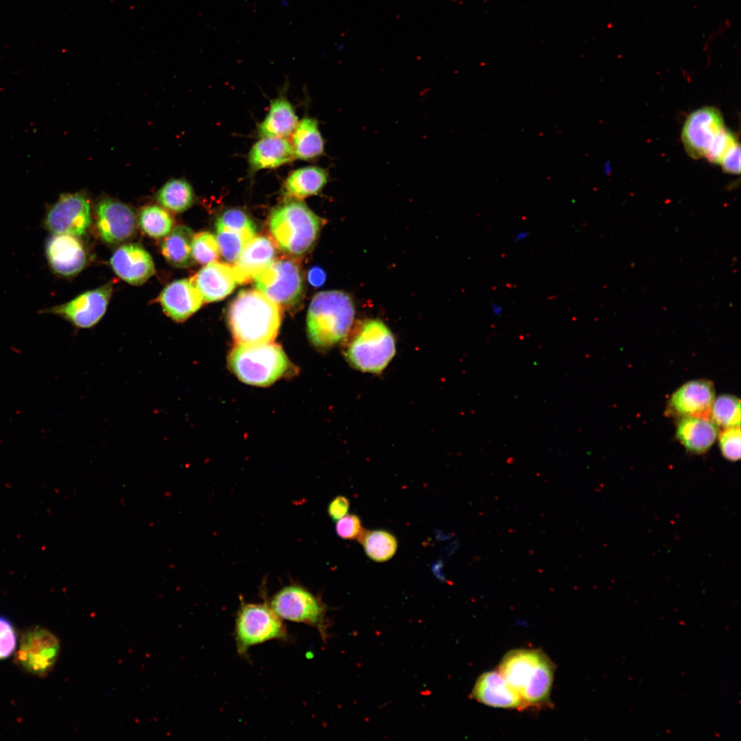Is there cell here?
Segmentation results:
<instances>
[{
  "label": "cell",
  "mask_w": 741,
  "mask_h": 741,
  "mask_svg": "<svg viewBox=\"0 0 741 741\" xmlns=\"http://www.w3.org/2000/svg\"><path fill=\"white\" fill-rule=\"evenodd\" d=\"M298 124L292 105L279 97L271 102L267 116L258 127V134L261 137L286 138L292 134Z\"/></svg>",
  "instance_id": "25"
},
{
  "label": "cell",
  "mask_w": 741,
  "mask_h": 741,
  "mask_svg": "<svg viewBox=\"0 0 741 741\" xmlns=\"http://www.w3.org/2000/svg\"><path fill=\"white\" fill-rule=\"evenodd\" d=\"M231 371L242 381L254 386H269L281 377L289 368L282 348L272 342L239 344L228 357Z\"/></svg>",
  "instance_id": "4"
},
{
  "label": "cell",
  "mask_w": 741,
  "mask_h": 741,
  "mask_svg": "<svg viewBox=\"0 0 741 741\" xmlns=\"http://www.w3.org/2000/svg\"><path fill=\"white\" fill-rule=\"evenodd\" d=\"M295 158L292 143L282 137H261L252 147L248 161L252 172L274 169Z\"/></svg>",
  "instance_id": "22"
},
{
  "label": "cell",
  "mask_w": 741,
  "mask_h": 741,
  "mask_svg": "<svg viewBox=\"0 0 741 741\" xmlns=\"http://www.w3.org/2000/svg\"><path fill=\"white\" fill-rule=\"evenodd\" d=\"M554 673V664L545 654L534 675L520 694L526 707H542L548 703Z\"/></svg>",
  "instance_id": "28"
},
{
  "label": "cell",
  "mask_w": 741,
  "mask_h": 741,
  "mask_svg": "<svg viewBox=\"0 0 741 741\" xmlns=\"http://www.w3.org/2000/svg\"><path fill=\"white\" fill-rule=\"evenodd\" d=\"M139 225L148 236L159 239L167 236L173 229L174 220L171 215L157 205H148L139 214Z\"/></svg>",
  "instance_id": "31"
},
{
  "label": "cell",
  "mask_w": 741,
  "mask_h": 741,
  "mask_svg": "<svg viewBox=\"0 0 741 741\" xmlns=\"http://www.w3.org/2000/svg\"><path fill=\"white\" fill-rule=\"evenodd\" d=\"M350 502L344 496L338 495L333 499L329 504L327 512L329 516L334 521L346 515L349 510Z\"/></svg>",
  "instance_id": "41"
},
{
  "label": "cell",
  "mask_w": 741,
  "mask_h": 741,
  "mask_svg": "<svg viewBox=\"0 0 741 741\" xmlns=\"http://www.w3.org/2000/svg\"><path fill=\"white\" fill-rule=\"evenodd\" d=\"M354 315V304L347 293L332 290L316 294L307 311L309 340L319 349L331 347L346 336Z\"/></svg>",
  "instance_id": "2"
},
{
  "label": "cell",
  "mask_w": 741,
  "mask_h": 741,
  "mask_svg": "<svg viewBox=\"0 0 741 741\" xmlns=\"http://www.w3.org/2000/svg\"><path fill=\"white\" fill-rule=\"evenodd\" d=\"M16 647V635L12 623L0 616V659L9 657Z\"/></svg>",
  "instance_id": "39"
},
{
  "label": "cell",
  "mask_w": 741,
  "mask_h": 741,
  "mask_svg": "<svg viewBox=\"0 0 741 741\" xmlns=\"http://www.w3.org/2000/svg\"><path fill=\"white\" fill-rule=\"evenodd\" d=\"M59 650L58 639L50 631L36 627L23 635L17 659L29 672L43 674L54 666Z\"/></svg>",
  "instance_id": "12"
},
{
  "label": "cell",
  "mask_w": 741,
  "mask_h": 741,
  "mask_svg": "<svg viewBox=\"0 0 741 741\" xmlns=\"http://www.w3.org/2000/svg\"><path fill=\"white\" fill-rule=\"evenodd\" d=\"M322 219L298 199L288 198L272 211L269 218L270 233L281 250L292 256H301L316 242Z\"/></svg>",
  "instance_id": "3"
},
{
  "label": "cell",
  "mask_w": 741,
  "mask_h": 741,
  "mask_svg": "<svg viewBox=\"0 0 741 741\" xmlns=\"http://www.w3.org/2000/svg\"><path fill=\"white\" fill-rule=\"evenodd\" d=\"M191 252L195 262L203 265L217 261L220 255L215 237L209 232L194 234Z\"/></svg>",
  "instance_id": "34"
},
{
  "label": "cell",
  "mask_w": 741,
  "mask_h": 741,
  "mask_svg": "<svg viewBox=\"0 0 741 741\" xmlns=\"http://www.w3.org/2000/svg\"><path fill=\"white\" fill-rule=\"evenodd\" d=\"M255 287L280 307H292L301 300L303 282L301 268L294 259L274 260L254 279Z\"/></svg>",
  "instance_id": "8"
},
{
  "label": "cell",
  "mask_w": 741,
  "mask_h": 741,
  "mask_svg": "<svg viewBox=\"0 0 741 741\" xmlns=\"http://www.w3.org/2000/svg\"><path fill=\"white\" fill-rule=\"evenodd\" d=\"M91 222V208L87 197L82 193H68L60 195L49 207L42 225L52 234L80 237L85 234Z\"/></svg>",
  "instance_id": "9"
},
{
  "label": "cell",
  "mask_w": 741,
  "mask_h": 741,
  "mask_svg": "<svg viewBox=\"0 0 741 741\" xmlns=\"http://www.w3.org/2000/svg\"><path fill=\"white\" fill-rule=\"evenodd\" d=\"M717 426L709 419L682 417L679 421L676 436L685 448L694 454H702L710 449L718 436Z\"/></svg>",
  "instance_id": "23"
},
{
  "label": "cell",
  "mask_w": 741,
  "mask_h": 741,
  "mask_svg": "<svg viewBox=\"0 0 741 741\" xmlns=\"http://www.w3.org/2000/svg\"><path fill=\"white\" fill-rule=\"evenodd\" d=\"M216 240L220 254L228 263H235L255 233L235 231L216 226Z\"/></svg>",
  "instance_id": "33"
},
{
  "label": "cell",
  "mask_w": 741,
  "mask_h": 741,
  "mask_svg": "<svg viewBox=\"0 0 741 741\" xmlns=\"http://www.w3.org/2000/svg\"><path fill=\"white\" fill-rule=\"evenodd\" d=\"M471 697L489 707L503 709L526 708L518 692L513 688L499 670L483 673L477 679Z\"/></svg>",
  "instance_id": "18"
},
{
  "label": "cell",
  "mask_w": 741,
  "mask_h": 741,
  "mask_svg": "<svg viewBox=\"0 0 741 741\" xmlns=\"http://www.w3.org/2000/svg\"><path fill=\"white\" fill-rule=\"evenodd\" d=\"M719 165L725 172L739 174L740 172V147L735 143L724 155Z\"/></svg>",
  "instance_id": "40"
},
{
  "label": "cell",
  "mask_w": 741,
  "mask_h": 741,
  "mask_svg": "<svg viewBox=\"0 0 741 741\" xmlns=\"http://www.w3.org/2000/svg\"><path fill=\"white\" fill-rule=\"evenodd\" d=\"M96 215L99 236L108 244H120L131 238L135 233L134 213L123 202L104 198L97 206Z\"/></svg>",
  "instance_id": "14"
},
{
  "label": "cell",
  "mask_w": 741,
  "mask_h": 741,
  "mask_svg": "<svg viewBox=\"0 0 741 741\" xmlns=\"http://www.w3.org/2000/svg\"><path fill=\"white\" fill-rule=\"evenodd\" d=\"M45 256L49 268L57 276L71 278L86 264L85 249L78 237L53 234L45 243Z\"/></svg>",
  "instance_id": "13"
},
{
  "label": "cell",
  "mask_w": 741,
  "mask_h": 741,
  "mask_svg": "<svg viewBox=\"0 0 741 741\" xmlns=\"http://www.w3.org/2000/svg\"><path fill=\"white\" fill-rule=\"evenodd\" d=\"M530 236V233L526 230H521L517 231L513 236V240L515 243H519L524 241Z\"/></svg>",
  "instance_id": "43"
},
{
  "label": "cell",
  "mask_w": 741,
  "mask_h": 741,
  "mask_svg": "<svg viewBox=\"0 0 741 741\" xmlns=\"http://www.w3.org/2000/svg\"><path fill=\"white\" fill-rule=\"evenodd\" d=\"M544 655L537 649L513 650L504 656L498 670L520 695Z\"/></svg>",
  "instance_id": "21"
},
{
  "label": "cell",
  "mask_w": 741,
  "mask_h": 741,
  "mask_svg": "<svg viewBox=\"0 0 741 741\" xmlns=\"http://www.w3.org/2000/svg\"><path fill=\"white\" fill-rule=\"evenodd\" d=\"M336 521V532L343 539L357 540L364 530L360 518L355 514H346Z\"/></svg>",
  "instance_id": "38"
},
{
  "label": "cell",
  "mask_w": 741,
  "mask_h": 741,
  "mask_svg": "<svg viewBox=\"0 0 741 741\" xmlns=\"http://www.w3.org/2000/svg\"><path fill=\"white\" fill-rule=\"evenodd\" d=\"M740 426L725 428L719 434V447L722 456L728 460L735 462L740 458Z\"/></svg>",
  "instance_id": "36"
},
{
  "label": "cell",
  "mask_w": 741,
  "mask_h": 741,
  "mask_svg": "<svg viewBox=\"0 0 741 741\" xmlns=\"http://www.w3.org/2000/svg\"><path fill=\"white\" fill-rule=\"evenodd\" d=\"M715 399L711 382L705 379L690 381L679 387L671 396L670 407L682 417H700L709 419Z\"/></svg>",
  "instance_id": "16"
},
{
  "label": "cell",
  "mask_w": 741,
  "mask_h": 741,
  "mask_svg": "<svg viewBox=\"0 0 741 741\" xmlns=\"http://www.w3.org/2000/svg\"><path fill=\"white\" fill-rule=\"evenodd\" d=\"M156 200L165 209L182 213L192 205L194 193L190 184L183 179L167 182L158 191Z\"/></svg>",
  "instance_id": "30"
},
{
  "label": "cell",
  "mask_w": 741,
  "mask_h": 741,
  "mask_svg": "<svg viewBox=\"0 0 741 741\" xmlns=\"http://www.w3.org/2000/svg\"><path fill=\"white\" fill-rule=\"evenodd\" d=\"M292 135L291 143L294 158L311 161L323 154L325 143L315 119L304 117L298 122Z\"/></svg>",
  "instance_id": "26"
},
{
  "label": "cell",
  "mask_w": 741,
  "mask_h": 741,
  "mask_svg": "<svg viewBox=\"0 0 741 741\" xmlns=\"http://www.w3.org/2000/svg\"><path fill=\"white\" fill-rule=\"evenodd\" d=\"M281 319L280 307L258 290L239 292L228 311L231 331L239 344L272 342L278 333Z\"/></svg>",
  "instance_id": "1"
},
{
  "label": "cell",
  "mask_w": 741,
  "mask_h": 741,
  "mask_svg": "<svg viewBox=\"0 0 741 741\" xmlns=\"http://www.w3.org/2000/svg\"><path fill=\"white\" fill-rule=\"evenodd\" d=\"M396 353L395 340L381 320H366L344 351L351 366L366 373H379Z\"/></svg>",
  "instance_id": "5"
},
{
  "label": "cell",
  "mask_w": 741,
  "mask_h": 741,
  "mask_svg": "<svg viewBox=\"0 0 741 741\" xmlns=\"http://www.w3.org/2000/svg\"><path fill=\"white\" fill-rule=\"evenodd\" d=\"M287 630L282 619L270 605L242 602L235 619V638L237 652L244 655L249 648L273 639H286Z\"/></svg>",
  "instance_id": "6"
},
{
  "label": "cell",
  "mask_w": 741,
  "mask_h": 741,
  "mask_svg": "<svg viewBox=\"0 0 741 741\" xmlns=\"http://www.w3.org/2000/svg\"><path fill=\"white\" fill-rule=\"evenodd\" d=\"M192 279L204 302L223 299L237 284L233 266L217 261L205 265Z\"/></svg>",
  "instance_id": "20"
},
{
  "label": "cell",
  "mask_w": 741,
  "mask_h": 741,
  "mask_svg": "<svg viewBox=\"0 0 741 741\" xmlns=\"http://www.w3.org/2000/svg\"><path fill=\"white\" fill-rule=\"evenodd\" d=\"M725 128L722 115L713 106H704L686 119L681 141L686 153L692 158L705 156L716 137Z\"/></svg>",
  "instance_id": "11"
},
{
  "label": "cell",
  "mask_w": 741,
  "mask_h": 741,
  "mask_svg": "<svg viewBox=\"0 0 741 741\" xmlns=\"http://www.w3.org/2000/svg\"><path fill=\"white\" fill-rule=\"evenodd\" d=\"M194 233L188 226L181 225L174 228L165 237L161 249L165 260L176 268H185L193 266L191 246Z\"/></svg>",
  "instance_id": "27"
},
{
  "label": "cell",
  "mask_w": 741,
  "mask_h": 741,
  "mask_svg": "<svg viewBox=\"0 0 741 741\" xmlns=\"http://www.w3.org/2000/svg\"><path fill=\"white\" fill-rule=\"evenodd\" d=\"M329 180L328 171L318 166H307L290 173L283 192L288 198L298 199L318 194Z\"/></svg>",
  "instance_id": "24"
},
{
  "label": "cell",
  "mask_w": 741,
  "mask_h": 741,
  "mask_svg": "<svg viewBox=\"0 0 741 741\" xmlns=\"http://www.w3.org/2000/svg\"><path fill=\"white\" fill-rule=\"evenodd\" d=\"M216 226L235 231L256 233L255 226L250 217L242 210L236 208L228 209L222 213L217 220Z\"/></svg>",
  "instance_id": "35"
},
{
  "label": "cell",
  "mask_w": 741,
  "mask_h": 741,
  "mask_svg": "<svg viewBox=\"0 0 741 741\" xmlns=\"http://www.w3.org/2000/svg\"><path fill=\"white\" fill-rule=\"evenodd\" d=\"M270 607L282 620L316 628L323 639L328 637L327 607L320 598L303 587L291 585L277 592Z\"/></svg>",
  "instance_id": "7"
},
{
  "label": "cell",
  "mask_w": 741,
  "mask_h": 741,
  "mask_svg": "<svg viewBox=\"0 0 741 741\" xmlns=\"http://www.w3.org/2000/svg\"><path fill=\"white\" fill-rule=\"evenodd\" d=\"M357 540L362 545L366 556L377 563L392 558L398 548L395 536L383 529H364Z\"/></svg>",
  "instance_id": "29"
},
{
  "label": "cell",
  "mask_w": 741,
  "mask_h": 741,
  "mask_svg": "<svg viewBox=\"0 0 741 741\" xmlns=\"http://www.w3.org/2000/svg\"><path fill=\"white\" fill-rule=\"evenodd\" d=\"M307 278L312 286L320 287L326 280V273L321 268L314 266L309 270Z\"/></svg>",
  "instance_id": "42"
},
{
  "label": "cell",
  "mask_w": 741,
  "mask_h": 741,
  "mask_svg": "<svg viewBox=\"0 0 741 741\" xmlns=\"http://www.w3.org/2000/svg\"><path fill=\"white\" fill-rule=\"evenodd\" d=\"M737 142L735 135L725 128L714 140L704 157L710 163L719 164L725 153Z\"/></svg>",
  "instance_id": "37"
},
{
  "label": "cell",
  "mask_w": 741,
  "mask_h": 741,
  "mask_svg": "<svg viewBox=\"0 0 741 741\" xmlns=\"http://www.w3.org/2000/svg\"><path fill=\"white\" fill-rule=\"evenodd\" d=\"M709 420L717 427L723 428L740 426V399L731 395H721L715 398L711 408Z\"/></svg>",
  "instance_id": "32"
},
{
  "label": "cell",
  "mask_w": 741,
  "mask_h": 741,
  "mask_svg": "<svg viewBox=\"0 0 741 741\" xmlns=\"http://www.w3.org/2000/svg\"><path fill=\"white\" fill-rule=\"evenodd\" d=\"M110 265L116 274L133 285H140L155 272L149 252L137 244H126L113 252Z\"/></svg>",
  "instance_id": "17"
},
{
  "label": "cell",
  "mask_w": 741,
  "mask_h": 741,
  "mask_svg": "<svg viewBox=\"0 0 741 741\" xmlns=\"http://www.w3.org/2000/svg\"><path fill=\"white\" fill-rule=\"evenodd\" d=\"M276 255L275 244L270 237H252L233 266L237 284L254 279L275 260Z\"/></svg>",
  "instance_id": "19"
},
{
  "label": "cell",
  "mask_w": 741,
  "mask_h": 741,
  "mask_svg": "<svg viewBox=\"0 0 741 741\" xmlns=\"http://www.w3.org/2000/svg\"><path fill=\"white\" fill-rule=\"evenodd\" d=\"M112 292L113 284L109 282L67 303L43 309V312L58 316L77 328H90L104 315Z\"/></svg>",
  "instance_id": "10"
},
{
  "label": "cell",
  "mask_w": 741,
  "mask_h": 741,
  "mask_svg": "<svg viewBox=\"0 0 741 741\" xmlns=\"http://www.w3.org/2000/svg\"><path fill=\"white\" fill-rule=\"evenodd\" d=\"M490 309L491 313L495 316H501L504 311L503 307L496 302H492L490 304Z\"/></svg>",
  "instance_id": "44"
},
{
  "label": "cell",
  "mask_w": 741,
  "mask_h": 741,
  "mask_svg": "<svg viewBox=\"0 0 741 741\" xmlns=\"http://www.w3.org/2000/svg\"><path fill=\"white\" fill-rule=\"evenodd\" d=\"M158 301L164 313L176 322L187 320L204 302L192 278L168 284L161 292Z\"/></svg>",
  "instance_id": "15"
}]
</instances>
